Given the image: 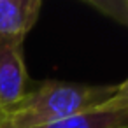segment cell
Here are the masks:
<instances>
[{"label": "cell", "instance_id": "4", "mask_svg": "<svg viewBox=\"0 0 128 128\" xmlns=\"http://www.w3.org/2000/svg\"><path fill=\"white\" fill-rule=\"evenodd\" d=\"M39 128H128V109L81 112Z\"/></svg>", "mask_w": 128, "mask_h": 128}, {"label": "cell", "instance_id": "7", "mask_svg": "<svg viewBox=\"0 0 128 128\" xmlns=\"http://www.w3.org/2000/svg\"><path fill=\"white\" fill-rule=\"evenodd\" d=\"M0 121H2V114H0Z\"/></svg>", "mask_w": 128, "mask_h": 128}, {"label": "cell", "instance_id": "6", "mask_svg": "<svg viewBox=\"0 0 128 128\" xmlns=\"http://www.w3.org/2000/svg\"><path fill=\"white\" fill-rule=\"evenodd\" d=\"M123 7H124L126 11H124V12H119V14H116V16H118L121 21H124V23L128 25V2H124V4H123Z\"/></svg>", "mask_w": 128, "mask_h": 128}, {"label": "cell", "instance_id": "5", "mask_svg": "<svg viewBox=\"0 0 128 128\" xmlns=\"http://www.w3.org/2000/svg\"><path fill=\"white\" fill-rule=\"evenodd\" d=\"M121 109H128V77L121 84H116L114 95L105 104H102L96 110L105 112V110H121Z\"/></svg>", "mask_w": 128, "mask_h": 128}, {"label": "cell", "instance_id": "2", "mask_svg": "<svg viewBox=\"0 0 128 128\" xmlns=\"http://www.w3.org/2000/svg\"><path fill=\"white\" fill-rule=\"evenodd\" d=\"M40 7V0H0V42L21 48L37 23Z\"/></svg>", "mask_w": 128, "mask_h": 128}, {"label": "cell", "instance_id": "3", "mask_svg": "<svg viewBox=\"0 0 128 128\" xmlns=\"http://www.w3.org/2000/svg\"><path fill=\"white\" fill-rule=\"evenodd\" d=\"M26 81L23 49L0 42V114L26 93Z\"/></svg>", "mask_w": 128, "mask_h": 128}, {"label": "cell", "instance_id": "1", "mask_svg": "<svg viewBox=\"0 0 128 128\" xmlns=\"http://www.w3.org/2000/svg\"><path fill=\"white\" fill-rule=\"evenodd\" d=\"M116 91V86H91L48 81L26 91L2 112L0 128H39L81 112L96 110Z\"/></svg>", "mask_w": 128, "mask_h": 128}]
</instances>
